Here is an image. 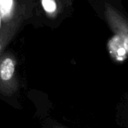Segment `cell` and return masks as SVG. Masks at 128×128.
Listing matches in <instances>:
<instances>
[{
	"label": "cell",
	"instance_id": "obj_1",
	"mask_svg": "<svg viewBox=\"0 0 128 128\" xmlns=\"http://www.w3.org/2000/svg\"><path fill=\"white\" fill-rule=\"evenodd\" d=\"M16 66L13 56L5 54L0 58V93L5 96H11L18 89Z\"/></svg>",
	"mask_w": 128,
	"mask_h": 128
},
{
	"label": "cell",
	"instance_id": "obj_2",
	"mask_svg": "<svg viewBox=\"0 0 128 128\" xmlns=\"http://www.w3.org/2000/svg\"><path fill=\"white\" fill-rule=\"evenodd\" d=\"M104 15L110 28L121 41L123 49L128 53V20L108 3L105 4Z\"/></svg>",
	"mask_w": 128,
	"mask_h": 128
},
{
	"label": "cell",
	"instance_id": "obj_3",
	"mask_svg": "<svg viewBox=\"0 0 128 128\" xmlns=\"http://www.w3.org/2000/svg\"><path fill=\"white\" fill-rule=\"evenodd\" d=\"M13 0H0V14L3 17L11 14Z\"/></svg>",
	"mask_w": 128,
	"mask_h": 128
},
{
	"label": "cell",
	"instance_id": "obj_4",
	"mask_svg": "<svg viewBox=\"0 0 128 128\" xmlns=\"http://www.w3.org/2000/svg\"><path fill=\"white\" fill-rule=\"evenodd\" d=\"M42 4L47 12H53L56 8V2L53 0H42Z\"/></svg>",
	"mask_w": 128,
	"mask_h": 128
},
{
	"label": "cell",
	"instance_id": "obj_5",
	"mask_svg": "<svg viewBox=\"0 0 128 128\" xmlns=\"http://www.w3.org/2000/svg\"><path fill=\"white\" fill-rule=\"evenodd\" d=\"M52 128H68V127H66V126H64V125H62V124H54L53 125H52Z\"/></svg>",
	"mask_w": 128,
	"mask_h": 128
}]
</instances>
